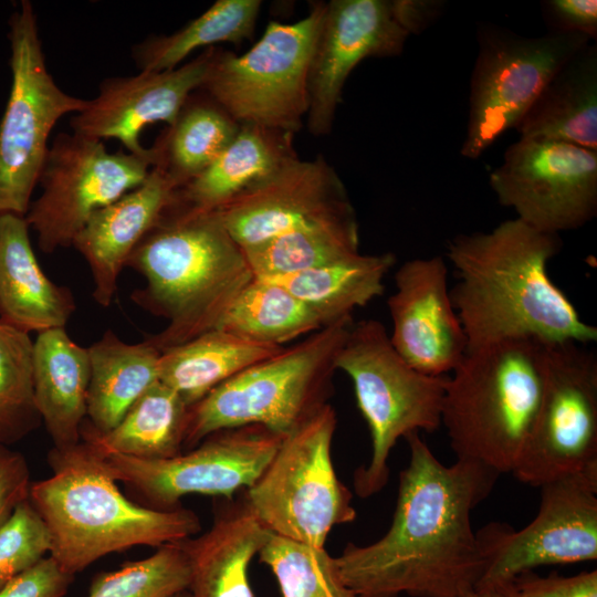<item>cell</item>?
Returning a JSON list of instances; mask_svg holds the SVG:
<instances>
[{
    "label": "cell",
    "mask_w": 597,
    "mask_h": 597,
    "mask_svg": "<svg viewBox=\"0 0 597 597\" xmlns=\"http://www.w3.org/2000/svg\"><path fill=\"white\" fill-rule=\"evenodd\" d=\"M227 501L214 511L209 530L178 542L188 558L189 597H255L249 566L271 531L243 494Z\"/></svg>",
    "instance_id": "cell-22"
},
{
    "label": "cell",
    "mask_w": 597,
    "mask_h": 597,
    "mask_svg": "<svg viewBox=\"0 0 597 597\" xmlns=\"http://www.w3.org/2000/svg\"><path fill=\"white\" fill-rule=\"evenodd\" d=\"M189 406L159 380L153 384L106 432L84 420L81 440L102 455L121 454L140 460H165L184 451Z\"/></svg>",
    "instance_id": "cell-29"
},
{
    "label": "cell",
    "mask_w": 597,
    "mask_h": 597,
    "mask_svg": "<svg viewBox=\"0 0 597 597\" xmlns=\"http://www.w3.org/2000/svg\"><path fill=\"white\" fill-rule=\"evenodd\" d=\"M561 248L559 234L541 232L517 218L448 242L447 258L457 276L450 297L467 352L507 341H597V328L582 320L548 275V262Z\"/></svg>",
    "instance_id": "cell-2"
},
{
    "label": "cell",
    "mask_w": 597,
    "mask_h": 597,
    "mask_svg": "<svg viewBox=\"0 0 597 597\" xmlns=\"http://www.w3.org/2000/svg\"><path fill=\"white\" fill-rule=\"evenodd\" d=\"M73 578L46 556L1 588L0 597H64Z\"/></svg>",
    "instance_id": "cell-40"
},
{
    "label": "cell",
    "mask_w": 597,
    "mask_h": 597,
    "mask_svg": "<svg viewBox=\"0 0 597 597\" xmlns=\"http://www.w3.org/2000/svg\"><path fill=\"white\" fill-rule=\"evenodd\" d=\"M408 35L392 0L327 2L310 71L308 130L315 136L328 134L355 66L366 57L401 54Z\"/></svg>",
    "instance_id": "cell-17"
},
{
    "label": "cell",
    "mask_w": 597,
    "mask_h": 597,
    "mask_svg": "<svg viewBox=\"0 0 597 597\" xmlns=\"http://www.w3.org/2000/svg\"><path fill=\"white\" fill-rule=\"evenodd\" d=\"M31 475L24 455L0 444V526L29 500Z\"/></svg>",
    "instance_id": "cell-42"
},
{
    "label": "cell",
    "mask_w": 597,
    "mask_h": 597,
    "mask_svg": "<svg viewBox=\"0 0 597 597\" xmlns=\"http://www.w3.org/2000/svg\"><path fill=\"white\" fill-rule=\"evenodd\" d=\"M217 328L277 347L323 328L318 316L282 285L253 277Z\"/></svg>",
    "instance_id": "cell-33"
},
{
    "label": "cell",
    "mask_w": 597,
    "mask_h": 597,
    "mask_svg": "<svg viewBox=\"0 0 597 597\" xmlns=\"http://www.w3.org/2000/svg\"><path fill=\"white\" fill-rule=\"evenodd\" d=\"M502 590L510 597H597V570L545 577L527 572Z\"/></svg>",
    "instance_id": "cell-39"
},
{
    "label": "cell",
    "mask_w": 597,
    "mask_h": 597,
    "mask_svg": "<svg viewBox=\"0 0 597 597\" xmlns=\"http://www.w3.org/2000/svg\"><path fill=\"white\" fill-rule=\"evenodd\" d=\"M75 310L70 289L42 271L25 217L0 216V321L28 334L39 333L65 328Z\"/></svg>",
    "instance_id": "cell-23"
},
{
    "label": "cell",
    "mask_w": 597,
    "mask_h": 597,
    "mask_svg": "<svg viewBox=\"0 0 597 597\" xmlns=\"http://www.w3.org/2000/svg\"><path fill=\"white\" fill-rule=\"evenodd\" d=\"M126 266L146 281L130 300L168 322L145 337L160 352L217 328L254 277L219 212L188 207L176 197Z\"/></svg>",
    "instance_id": "cell-3"
},
{
    "label": "cell",
    "mask_w": 597,
    "mask_h": 597,
    "mask_svg": "<svg viewBox=\"0 0 597 597\" xmlns=\"http://www.w3.org/2000/svg\"><path fill=\"white\" fill-rule=\"evenodd\" d=\"M8 24L12 81L0 122V216L25 217L53 127L87 100L61 90L49 73L30 1H21Z\"/></svg>",
    "instance_id": "cell-10"
},
{
    "label": "cell",
    "mask_w": 597,
    "mask_h": 597,
    "mask_svg": "<svg viewBox=\"0 0 597 597\" xmlns=\"http://www.w3.org/2000/svg\"><path fill=\"white\" fill-rule=\"evenodd\" d=\"M172 597H189V594H188L187 590H185V591H181V593H179V594H177V595H175Z\"/></svg>",
    "instance_id": "cell-45"
},
{
    "label": "cell",
    "mask_w": 597,
    "mask_h": 597,
    "mask_svg": "<svg viewBox=\"0 0 597 597\" xmlns=\"http://www.w3.org/2000/svg\"><path fill=\"white\" fill-rule=\"evenodd\" d=\"M405 439L410 459L388 531L368 545L348 543L334 557L336 568L362 597H462L486 566L471 512L500 473L463 458L444 465L419 432Z\"/></svg>",
    "instance_id": "cell-1"
},
{
    "label": "cell",
    "mask_w": 597,
    "mask_h": 597,
    "mask_svg": "<svg viewBox=\"0 0 597 597\" xmlns=\"http://www.w3.org/2000/svg\"><path fill=\"white\" fill-rule=\"evenodd\" d=\"M189 577L187 555L176 542L147 558L98 574L86 597H172L188 589Z\"/></svg>",
    "instance_id": "cell-37"
},
{
    "label": "cell",
    "mask_w": 597,
    "mask_h": 597,
    "mask_svg": "<svg viewBox=\"0 0 597 597\" xmlns=\"http://www.w3.org/2000/svg\"><path fill=\"white\" fill-rule=\"evenodd\" d=\"M87 349L91 376L85 422L97 432H106L159 380L161 352L145 339L128 344L112 329Z\"/></svg>",
    "instance_id": "cell-27"
},
{
    "label": "cell",
    "mask_w": 597,
    "mask_h": 597,
    "mask_svg": "<svg viewBox=\"0 0 597 597\" xmlns=\"http://www.w3.org/2000/svg\"><path fill=\"white\" fill-rule=\"evenodd\" d=\"M551 33H578L597 38L596 0H548L542 2Z\"/></svg>",
    "instance_id": "cell-41"
},
{
    "label": "cell",
    "mask_w": 597,
    "mask_h": 597,
    "mask_svg": "<svg viewBox=\"0 0 597 597\" xmlns=\"http://www.w3.org/2000/svg\"><path fill=\"white\" fill-rule=\"evenodd\" d=\"M540 413L514 475L540 488L552 480L597 471V355L587 345H544Z\"/></svg>",
    "instance_id": "cell-15"
},
{
    "label": "cell",
    "mask_w": 597,
    "mask_h": 597,
    "mask_svg": "<svg viewBox=\"0 0 597 597\" xmlns=\"http://www.w3.org/2000/svg\"><path fill=\"white\" fill-rule=\"evenodd\" d=\"M476 38L467 133L460 149L469 159L479 158L514 128L551 77L591 41L578 33L524 36L492 23L480 24Z\"/></svg>",
    "instance_id": "cell-11"
},
{
    "label": "cell",
    "mask_w": 597,
    "mask_h": 597,
    "mask_svg": "<svg viewBox=\"0 0 597 597\" xmlns=\"http://www.w3.org/2000/svg\"><path fill=\"white\" fill-rule=\"evenodd\" d=\"M448 376L441 426L457 458L514 472L533 434L544 381V345L507 341L467 352Z\"/></svg>",
    "instance_id": "cell-5"
},
{
    "label": "cell",
    "mask_w": 597,
    "mask_h": 597,
    "mask_svg": "<svg viewBox=\"0 0 597 597\" xmlns=\"http://www.w3.org/2000/svg\"><path fill=\"white\" fill-rule=\"evenodd\" d=\"M213 49L172 70L105 78L97 95L72 117V133L102 142L116 139L127 153L149 154L140 144V132L150 124L175 123L192 92L201 87Z\"/></svg>",
    "instance_id": "cell-19"
},
{
    "label": "cell",
    "mask_w": 597,
    "mask_h": 597,
    "mask_svg": "<svg viewBox=\"0 0 597 597\" xmlns=\"http://www.w3.org/2000/svg\"><path fill=\"white\" fill-rule=\"evenodd\" d=\"M540 489L538 512L526 526L516 531L492 522L476 532L486 566L475 589L502 590L534 568L597 558V471Z\"/></svg>",
    "instance_id": "cell-13"
},
{
    "label": "cell",
    "mask_w": 597,
    "mask_h": 597,
    "mask_svg": "<svg viewBox=\"0 0 597 597\" xmlns=\"http://www.w3.org/2000/svg\"><path fill=\"white\" fill-rule=\"evenodd\" d=\"M90 376L88 349L76 344L65 328L38 333L33 342L34 400L54 448L81 441Z\"/></svg>",
    "instance_id": "cell-24"
},
{
    "label": "cell",
    "mask_w": 597,
    "mask_h": 597,
    "mask_svg": "<svg viewBox=\"0 0 597 597\" xmlns=\"http://www.w3.org/2000/svg\"><path fill=\"white\" fill-rule=\"evenodd\" d=\"M239 127L209 96L190 95L175 123L150 147L153 167L164 169L180 188L219 157Z\"/></svg>",
    "instance_id": "cell-32"
},
{
    "label": "cell",
    "mask_w": 597,
    "mask_h": 597,
    "mask_svg": "<svg viewBox=\"0 0 597 597\" xmlns=\"http://www.w3.org/2000/svg\"><path fill=\"white\" fill-rule=\"evenodd\" d=\"M48 461L52 475L31 483L29 501L46 526L49 556L73 577L107 554L158 548L201 531L192 510H154L125 496L106 458L84 440L53 448Z\"/></svg>",
    "instance_id": "cell-4"
},
{
    "label": "cell",
    "mask_w": 597,
    "mask_h": 597,
    "mask_svg": "<svg viewBox=\"0 0 597 597\" xmlns=\"http://www.w3.org/2000/svg\"><path fill=\"white\" fill-rule=\"evenodd\" d=\"M462 597H510L503 590H480L474 589L473 591L462 596Z\"/></svg>",
    "instance_id": "cell-44"
},
{
    "label": "cell",
    "mask_w": 597,
    "mask_h": 597,
    "mask_svg": "<svg viewBox=\"0 0 597 597\" xmlns=\"http://www.w3.org/2000/svg\"><path fill=\"white\" fill-rule=\"evenodd\" d=\"M283 438L251 425L218 430L170 459L104 457L136 503L167 511L179 507L180 500L189 494L232 499L247 490L268 467Z\"/></svg>",
    "instance_id": "cell-14"
},
{
    "label": "cell",
    "mask_w": 597,
    "mask_h": 597,
    "mask_svg": "<svg viewBox=\"0 0 597 597\" xmlns=\"http://www.w3.org/2000/svg\"><path fill=\"white\" fill-rule=\"evenodd\" d=\"M349 202L343 181L322 156H297L217 211L233 240L248 248Z\"/></svg>",
    "instance_id": "cell-20"
},
{
    "label": "cell",
    "mask_w": 597,
    "mask_h": 597,
    "mask_svg": "<svg viewBox=\"0 0 597 597\" xmlns=\"http://www.w3.org/2000/svg\"><path fill=\"white\" fill-rule=\"evenodd\" d=\"M178 189L164 169L154 166L138 187L94 212L73 240L72 247L90 266L93 297L102 307L112 304L127 259L158 222Z\"/></svg>",
    "instance_id": "cell-21"
},
{
    "label": "cell",
    "mask_w": 597,
    "mask_h": 597,
    "mask_svg": "<svg viewBox=\"0 0 597 597\" xmlns=\"http://www.w3.org/2000/svg\"><path fill=\"white\" fill-rule=\"evenodd\" d=\"M337 425L326 404L285 436L244 498L272 533L315 547H325L334 526L352 523V491L338 479L332 461Z\"/></svg>",
    "instance_id": "cell-9"
},
{
    "label": "cell",
    "mask_w": 597,
    "mask_h": 597,
    "mask_svg": "<svg viewBox=\"0 0 597 597\" xmlns=\"http://www.w3.org/2000/svg\"><path fill=\"white\" fill-rule=\"evenodd\" d=\"M258 556L275 576L282 597H362L342 580L325 547L270 532Z\"/></svg>",
    "instance_id": "cell-36"
},
{
    "label": "cell",
    "mask_w": 597,
    "mask_h": 597,
    "mask_svg": "<svg viewBox=\"0 0 597 597\" xmlns=\"http://www.w3.org/2000/svg\"><path fill=\"white\" fill-rule=\"evenodd\" d=\"M394 279L396 290L387 301L394 348L422 374L452 373L468 342L451 302L446 261L438 255L406 261Z\"/></svg>",
    "instance_id": "cell-18"
},
{
    "label": "cell",
    "mask_w": 597,
    "mask_h": 597,
    "mask_svg": "<svg viewBox=\"0 0 597 597\" xmlns=\"http://www.w3.org/2000/svg\"><path fill=\"white\" fill-rule=\"evenodd\" d=\"M392 253L362 254L282 276L273 281L304 302L322 326L352 323L353 313L385 290L384 280L395 264Z\"/></svg>",
    "instance_id": "cell-31"
},
{
    "label": "cell",
    "mask_w": 597,
    "mask_h": 597,
    "mask_svg": "<svg viewBox=\"0 0 597 597\" xmlns=\"http://www.w3.org/2000/svg\"><path fill=\"white\" fill-rule=\"evenodd\" d=\"M254 277L271 279L328 265L359 252L352 203L327 211L260 244L241 248Z\"/></svg>",
    "instance_id": "cell-28"
},
{
    "label": "cell",
    "mask_w": 597,
    "mask_h": 597,
    "mask_svg": "<svg viewBox=\"0 0 597 597\" xmlns=\"http://www.w3.org/2000/svg\"><path fill=\"white\" fill-rule=\"evenodd\" d=\"M261 3L260 0H218L180 30L138 44L134 49L136 64L140 71L172 70L197 49L250 39Z\"/></svg>",
    "instance_id": "cell-34"
},
{
    "label": "cell",
    "mask_w": 597,
    "mask_h": 597,
    "mask_svg": "<svg viewBox=\"0 0 597 597\" xmlns=\"http://www.w3.org/2000/svg\"><path fill=\"white\" fill-rule=\"evenodd\" d=\"M293 136L290 132L240 124L228 147L207 169L180 187L176 199L195 209L218 210L297 157Z\"/></svg>",
    "instance_id": "cell-26"
},
{
    "label": "cell",
    "mask_w": 597,
    "mask_h": 597,
    "mask_svg": "<svg viewBox=\"0 0 597 597\" xmlns=\"http://www.w3.org/2000/svg\"><path fill=\"white\" fill-rule=\"evenodd\" d=\"M46 526L29 500L0 526V589L49 556Z\"/></svg>",
    "instance_id": "cell-38"
},
{
    "label": "cell",
    "mask_w": 597,
    "mask_h": 597,
    "mask_svg": "<svg viewBox=\"0 0 597 597\" xmlns=\"http://www.w3.org/2000/svg\"><path fill=\"white\" fill-rule=\"evenodd\" d=\"M336 368L352 379L370 433L369 462L354 472L355 493L366 499L387 484L389 455L399 438L441 426L448 375L429 376L411 367L376 320L350 325Z\"/></svg>",
    "instance_id": "cell-7"
},
{
    "label": "cell",
    "mask_w": 597,
    "mask_h": 597,
    "mask_svg": "<svg viewBox=\"0 0 597 597\" xmlns=\"http://www.w3.org/2000/svg\"><path fill=\"white\" fill-rule=\"evenodd\" d=\"M396 17L410 33L425 31L442 13L444 2L432 0H392Z\"/></svg>",
    "instance_id": "cell-43"
},
{
    "label": "cell",
    "mask_w": 597,
    "mask_h": 597,
    "mask_svg": "<svg viewBox=\"0 0 597 597\" xmlns=\"http://www.w3.org/2000/svg\"><path fill=\"white\" fill-rule=\"evenodd\" d=\"M489 182L502 206L544 233L578 229L597 214V151L574 144L520 138Z\"/></svg>",
    "instance_id": "cell-16"
},
{
    "label": "cell",
    "mask_w": 597,
    "mask_h": 597,
    "mask_svg": "<svg viewBox=\"0 0 597 597\" xmlns=\"http://www.w3.org/2000/svg\"><path fill=\"white\" fill-rule=\"evenodd\" d=\"M41 423L33 390V342L0 321V444L22 440Z\"/></svg>",
    "instance_id": "cell-35"
},
{
    "label": "cell",
    "mask_w": 597,
    "mask_h": 597,
    "mask_svg": "<svg viewBox=\"0 0 597 597\" xmlns=\"http://www.w3.org/2000/svg\"><path fill=\"white\" fill-rule=\"evenodd\" d=\"M520 138L561 140L597 151V45L580 48L514 126Z\"/></svg>",
    "instance_id": "cell-25"
},
{
    "label": "cell",
    "mask_w": 597,
    "mask_h": 597,
    "mask_svg": "<svg viewBox=\"0 0 597 597\" xmlns=\"http://www.w3.org/2000/svg\"><path fill=\"white\" fill-rule=\"evenodd\" d=\"M325 2L293 23L271 21L244 54L213 49L201 90L239 124L297 132L308 111V78Z\"/></svg>",
    "instance_id": "cell-8"
},
{
    "label": "cell",
    "mask_w": 597,
    "mask_h": 597,
    "mask_svg": "<svg viewBox=\"0 0 597 597\" xmlns=\"http://www.w3.org/2000/svg\"><path fill=\"white\" fill-rule=\"evenodd\" d=\"M282 348L214 328L163 350L159 381L190 407L217 386Z\"/></svg>",
    "instance_id": "cell-30"
},
{
    "label": "cell",
    "mask_w": 597,
    "mask_h": 597,
    "mask_svg": "<svg viewBox=\"0 0 597 597\" xmlns=\"http://www.w3.org/2000/svg\"><path fill=\"white\" fill-rule=\"evenodd\" d=\"M153 167V151H107L102 140L60 133L49 147L25 220L40 249L53 253L73 240L97 210L138 187Z\"/></svg>",
    "instance_id": "cell-12"
},
{
    "label": "cell",
    "mask_w": 597,
    "mask_h": 597,
    "mask_svg": "<svg viewBox=\"0 0 597 597\" xmlns=\"http://www.w3.org/2000/svg\"><path fill=\"white\" fill-rule=\"evenodd\" d=\"M352 323L323 327L283 347L188 409L184 451L222 429L258 425L287 436L327 402L336 358Z\"/></svg>",
    "instance_id": "cell-6"
}]
</instances>
